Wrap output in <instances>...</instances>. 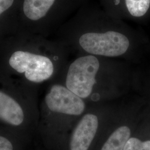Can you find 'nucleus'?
I'll return each instance as SVG.
<instances>
[{"mask_svg": "<svg viewBox=\"0 0 150 150\" xmlns=\"http://www.w3.org/2000/svg\"><path fill=\"white\" fill-rule=\"evenodd\" d=\"M106 12H85L80 9L77 43L86 54L118 57L127 54L137 32Z\"/></svg>", "mask_w": 150, "mask_h": 150, "instance_id": "obj_1", "label": "nucleus"}, {"mask_svg": "<svg viewBox=\"0 0 150 150\" xmlns=\"http://www.w3.org/2000/svg\"><path fill=\"white\" fill-rule=\"evenodd\" d=\"M38 89L0 71V125L27 139L39 120Z\"/></svg>", "mask_w": 150, "mask_h": 150, "instance_id": "obj_2", "label": "nucleus"}, {"mask_svg": "<svg viewBox=\"0 0 150 150\" xmlns=\"http://www.w3.org/2000/svg\"><path fill=\"white\" fill-rule=\"evenodd\" d=\"M57 60V57L17 50L8 57L7 71L4 72L11 77L17 76V79L38 89L40 85L52 80L57 71L55 64Z\"/></svg>", "mask_w": 150, "mask_h": 150, "instance_id": "obj_3", "label": "nucleus"}, {"mask_svg": "<svg viewBox=\"0 0 150 150\" xmlns=\"http://www.w3.org/2000/svg\"><path fill=\"white\" fill-rule=\"evenodd\" d=\"M99 57L90 54L77 57L67 67L64 79L59 81L81 98H88L93 92L101 69Z\"/></svg>", "mask_w": 150, "mask_h": 150, "instance_id": "obj_4", "label": "nucleus"}, {"mask_svg": "<svg viewBox=\"0 0 150 150\" xmlns=\"http://www.w3.org/2000/svg\"><path fill=\"white\" fill-rule=\"evenodd\" d=\"M83 99L69 90L59 81H54L48 87L39 111L61 114L73 120L85 112Z\"/></svg>", "mask_w": 150, "mask_h": 150, "instance_id": "obj_5", "label": "nucleus"}, {"mask_svg": "<svg viewBox=\"0 0 150 150\" xmlns=\"http://www.w3.org/2000/svg\"><path fill=\"white\" fill-rule=\"evenodd\" d=\"M99 118L96 114L87 113L75 125L71 134L70 150H88L97 134Z\"/></svg>", "mask_w": 150, "mask_h": 150, "instance_id": "obj_6", "label": "nucleus"}, {"mask_svg": "<svg viewBox=\"0 0 150 150\" xmlns=\"http://www.w3.org/2000/svg\"><path fill=\"white\" fill-rule=\"evenodd\" d=\"M107 10L110 15L118 18L122 16L135 20L147 17L150 13V0H110L107 1Z\"/></svg>", "mask_w": 150, "mask_h": 150, "instance_id": "obj_7", "label": "nucleus"}, {"mask_svg": "<svg viewBox=\"0 0 150 150\" xmlns=\"http://www.w3.org/2000/svg\"><path fill=\"white\" fill-rule=\"evenodd\" d=\"M56 0H25L23 12L25 16L33 21L44 17L55 2Z\"/></svg>", "mask_w": 150, "mask_h": 150, "instance_id": "obj_8", "label": "nucleus"}, {"mask_svg": "<svg viewBox=\"0 0 150 150\" xmlns=\"http://www.w3.org/2000/svg\"><path fill=\"white\" fill-rule=\"evenodd\" d=\"M131 129L122 125L115 129L110 135L101 150H123L126 142L131 137Z\"/></svg>", "mask_w": 150, "mask_h": 150, "instance_id": "obj_9", "label": "nucleus"}, {"mask_svg": "<svg viewBox=\"0 0 150 150\" xmlns=\"http://www.w3.org/2000/svg\"><path fill=\"white\" fill-rule=\"evenodd\" d=\"M22 139L15 134L0 131V150H17L19 142Z\"/></svg>", "mask_w": 150, "mask_h": 150, "instance_id": "obj_10", "label": "nucleus"}, {"mask_svg": "<svg viewBox=\"0 0 150 150\" xmlns=\"http://www.w3.org/2000/svg\"><path fill=\"white\" fill-rule=\"evenodd\" d=\"M123 150H150V140L142 141L136 137H130Z\"/></svg>", "mask_w": 150, "mask_h": 150, "instance_id": "obj_11", "label": "nucleus"}, {"mask_svg": "<svg viewBox=\"0 0 150 150\" xmlns=\"http://www.w3.org/2000/svg\"><path fill=\"white\" fill-rule=\"evenodd\" d=\"M14 0H0V15L12 5Z\"/></svg>", "mask_w": 150, "mask_h": 150, "instance_id": "obj_12", "label": "nucleus"}]
</instances>
